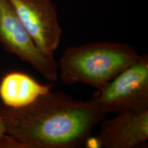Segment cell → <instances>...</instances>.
<instances>
[{"label":"cell","instance_id":"cell-7","mask_svg":"<svg viewBox=\"0 0 148 148\" xmlns=\"http://www.w3.org/2000/svg\"><path fill=\"white\" fill-rule=\"evenodd\" d=\"M51 88V84L40 83L25 72L10 71L0 80V100L6 108H25L50 92Z\"/></svg>","mask_w":148,"mask_h":148},{"label":"cell","instance_id":"cell-6","mask_svg":"<svg viewBox=\"0 0 148 148\" xmlns=\"http://www.w3.org/2000/svg\"><path fill=\"white\" fill-rule=\"evenodd\" d=\"M104 120L96 136L99 147L134 148L148 139V108L118 112Z\"/></svg>","mask_w":148,"mask_h":148},{"label":"cell","instance_id":"cell-1","mask_svg":"<svg viewBox=\"0 0 148 148\" xmlns=\"http://www.w3.org/2000/svg\"><path fill=\"white\" fill-rule=\"evenodd\" d=\"M7 134L23 148H75L106 116L91 101L50 92L25 108L1 105Z\"/></svg>","mask_w":148,"mask_h":148},{"label":"cell","instance_id":"cell-3","mask_svg":"<svg viewBox=\"0 0 148 148\" xmlns=\"http://www.w3.org/2000/svg\"><path fill=\"white\" fill-rule=\"evenodd\" d=\"M105 114L148 108V56H139L90 99Z\"/></svg>","mask_w":148,"mask_h":148},{"label":"cell","instance_id":"cell-4","mask_svg":"<svg viewBox=\"0 0 148 148\" xmlns=\"http://www.w3.org/2000/svg\"><path fill=\"white\" fill-rule=\"evenodd\" d=\"M0 43L8 52L31 64L47 80L57 81L58 64L53 56L37 47L8 0H0Z\"/></svg>","mask_w":148,"mask_h":148},{"label":"cell","instance_id":"cell-2","mask_svg":"<svg viewBox=\"0 0 148 148\" xmlns=\"http://www.w3.org/2000/svg\"><path fill=\"white\" fill-rule=\"evenodd\" d=\"M138 56L130 45L118 42H92L69 47L59 61L60 77L66 85L84 83L98 89Z\"/></svg>","mask_w":148,"mask_h":148},{"label":"cell","instance_id":"cell-8","mask_svg":"<svg viewBox=\"0 0 148 148\" xmlns=\"http://www.w3.org/2000/svg\"><path fill=\"white\" fill-rule=\"evenodd\" d=\"M6 134L7 132L6 129H5V122L4 119H3L2 112H1V105H0V142L4 138V136L6 135Z\"/></svg>","mask_w":148,"mask_h":148},{"label":"cell","instance_id":"cell-5","mask_svg":"<svg viewBox=\"0 0 148 148\" xmlns=\"http://www.w3.org/2000/svg\"><path fill=\"white\" fill-rule=\"evenodd\" d=\"M8 1L37 47L53 56L60 44L62 28L52 0Z\"/></svg>","mask_w":148,"mask_h":148}]
</instances>
